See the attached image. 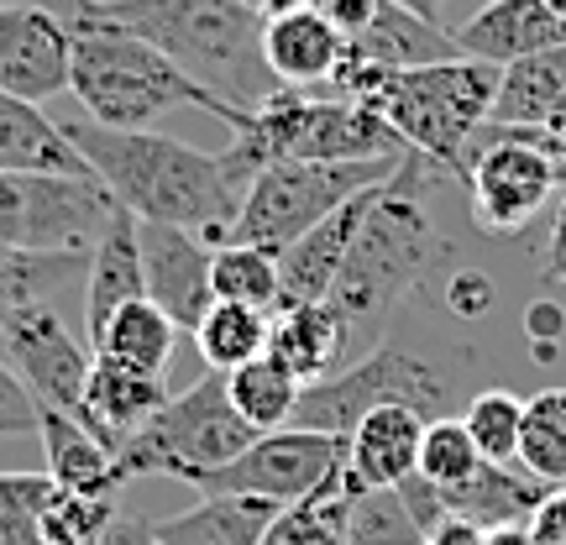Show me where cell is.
Masks as SVG:
<instances>
[{"instance_id":"4fadbf2b","label":"cell","mask_w":566,"mask_h":545,"mask_svg":"<svg viewBox=\"0 0 566 545\" xmlns=\"http://www.w3.org/2000/svg\"><path fill=\"white\" fill-rule=\"evenodd\" d=\"M74 27L38 0L0 6V90L17 101H53L69 90Z\"/></svg>"},{"instance_id":"bcb514c9","label":"cell","mask_w":566,"mask_h":545,"mask_svg":"<svg viewBox=\"0 0 566 545\" xmlns=\"http://www.w3.org/2000/svg\"><path fill=\"white\" fill-rule=\"evenodd\" d=\"M424 545H488V530L462 520V514H446L441 525L424 535Z\"/></svg>"},{"instance_id":"c3c4849f","label":"cell","mask_w":566,"mask_h":545,"mask_svg":"<svg viewBox=\"0 0 566 545\" xmlns=\"http://www.w3.org/2000/svg\"><path fill=\"white\" fill-rule=\"evenodd\" d=\"M0 545H42L38 514H11V509H0Z\"/></svg>"},{"instance_id":"52a82bcc","label":"cell","mask_w":566,"mask_h":545,"mask_svg":"<svg viewBox=\"0 0 566 545\" xmlns=\"http://www.w3.org/2000/svg\"><path fill=\"white\" fill-rule=\"evenodd\" d=\"M252 441H258V430L237 415L231 394H226V373H205L200 384H189L179 399H168L116 451V467H122V483L179 478V483L195 488L205 472L237 462Z\"/></svg>"},{"instance_id":"277c9868","label":"cell","mask_w":566,"mask_h":545,"mask_svg":"<svg viewBox=\"0 0 566 545\" xmlns=\"http://www.w3.org/2000/svg\"><path fill=\"white\" fill-rule=\"evenodd\" d=\"M90 11L153 42L237 111L279 90L263 63V17L247 0H90Z\"/></svg>"},{"instance_id":"9c48e42d","label":"cell","mask_w":566,"mask_h":545,"mask_svg":"<svg viewBox=\"0 0 566 545\" xmlns=\"http://www.w3.org/2000/svg\"><path fill=\"white\" fill-rule=\"evenodd\" d=\"M122 216L95 174H0V247L90 258Z\"/></svg>"},{"instance_id":"ba28073f","label":"cell","mask_w":566,"mask_h":545,"mask_svg":"<svg viewBox=\"0 0 566 545\" xmlns=\"http://www.w3.org/2000/svg\"><path fill=\"white\" fill-rule=\"evenodd\" d=\"M405 158H373V163H273L258 179L247 184L242 210L226 231V242H247V247H268L283 252L321 226L331 210H342L352 195H363L373 184L394 179V168Z\"/></svg>"},{"instance_id":"4dcf8cb0","label":"cell","mask_w":566,"mask_h":545,"mask_svg":"<svg viewBox=\"0 0 566 545\" xmlns=\"http://www.w3.org/2000/svg\"><path fill=\"white\" fill-rule=\"evenodd\" d=\"M200 346V363L210 373H237V367L268 357V336H273V315L268 310H247V304L216 300L205 310V321L189 331Z\"/></svg>"},{"instance_id":"ee69618b","label":"cell","mask_w":566,"mask_h":545,"mask_svg":"<svg viewBox=\"0 0 566 545\" xmlns=\"http://www.w3.org/2000/svg\"><path fill=\"white\" fill-rule=\"evenodd\" d=\"M566 325V304L556 310L551 300L541 304H530V315H525V331H530V342H535V357H551V336Z\"/></svg>"},{"instance_id":"ac0fdd59","label":"cell","mask_w":566,"mask_h":545,"mask_svg":"<svg viewBox=\"0 0 566 545\" xmlns=\"http://www.w3.org/2000/svg\"><path fill=\"white\" fill-rule=\"evenodd\" d=\"M342 59H346V38L321 17V6H300V11H283V17L263 21V63L273 84L321 95V90H331Z\"/></svg>"},{"instance_id":"e0dca14e","label":"cell","mask_w":566,"mask_h":545,"mask_svg":"<svg viewBox=\"0 0 566 545\" xmlns=\"http://www.w3.org/2000/svg\"><path fill=\"white\" fill-rule=\"evenodd\" d=\"M457 53L493 69L530 59V53H546L566 42V21L551 11L546 0H483L472 17L451 32Z\"/></svg>"},{"instance_id":"816d5d0a","label":"cell","mask_w":566,"mask_h":545,"mask_svg":"<svg viewBox=\"0 0 566 545\" xmlns=\"http://www.w3.org/2000/svg\"><path fill=\"white\" fill-rule=\"evenodd\" d=\"M488 545H530L525 525H504V530H488Z\"/></svg>"},{"instance_id":"f5cc1de1","label":"cell","mask_w":566,"mask_h":545,"mask_svg":"<svg viewBox=\"0 0 566 545\" xmlns=\"http://www.w3.org/2000/svg\"><path fill=\"white\" fill-rule=\"evenodd\" d=\"M394 6H405V11H415L424 21H441V0H394Z\"/></svg>"},{"instance_id":"60d3db41","label":"cell","mask_w":566,"mask_h":545,"mask_svg":"<svg viewBox=\"0 0 566 545\" xmlns=\"http://www.w3.org/2000/svg\"><path fill=\"white\" fill-rule=\"evenodd\" d=\"M32 430H38V399L0 357V436H32Z\"/></svg>"},{"instance_id":"f6af8a7d","label":"cell","mask_w":566,"mask_h":545,"mask_svg":"<svg viewBox=\"0 0 566 545\" xmlns=\"http://www.w3.org/2000/svg\"><path fill=\"white\" fill-rule=\"evenodd\" d=\"M541 273H546V283H566V189H562V200H556V221H551Z\"/></svg>"},{"instance_id":"7dc6e473","label":"cell","mask_w":566,"mask_h":545,"mask_svg":"<svg viewBox=\"0 0 566 545\" xmlns=\"http://www.w3.org/2000/svg\"><path fill=\"white\" fill-rule=\"evenodd\" d=\"M101 545H158V530H153V520H137V514H116V525L101 535Z\"/></svg>"},{"instance_id":"cb8c5ba5","label":"cell","mask_w":566,"mask_h":545,"mask_svg":"<svg viewBox=\"0 0 566 545\" xmlns=\"http://www.w3.org/2000/svg\"><path fill=\"white\" fill-rule=\"evenodd\" d=\"M38 436H42V472L63 488V493H84V499H116L122 493V467L116 451L95 441L80 420H69L59 409H38Z\"/></svg>"},{"instance_id":"ab89813d","label":"cell","mask_w":566,"mask_h":545,"mask_svg":"<svg viewBox=\"0 0 566 545\" xmlns=\"http://www.w3.org/2000/svg\"><path fill=\"white\" fill-rule=\"evenodd\" d=\"M493 300H499V289L478 268H462V273H451V283H446V310L457 321H483L488 310H493Z\"/></svg>"},{"instance_id":"f35d334b","label":"cell","mask_w":566,"mask_h":545,"mask_svg":"<svg viewBox=\"0 0 566 545\" xmlns=\"http://www.w3.org/2000/svg\"><path fill=\"white\" fill-rule=\"evenodd\" d=\"M263 545H346V535L331 525V520H325L310 499H304V504L279 509V520L268 525Z\"/></svg>"},{"instance_id":"d6986e66","label":"cell","mask_w":566,"mask_h":545,"mask_svg":"<svg viewBox=\"0 0 566 545\" xmlns=\"http://www.w3.org/2000/svg\"><path fill=\"white\" fill-rule=\"evenodd\" d=\"M420 441L424 415L405 405H384L363 415L346 436V483L357 488H399L405 478L420 472Z\"/></svg>"},{"instance_id":"f1b7e54d","label":"cell","mask_w":566,"mask_h":545,"mask_svg":"<svg viewBox=\"0 0 566 545\" xmlns=\"http://www.w3.org/2000/svg\"><path fill=\"white\" fill-rule=\"evenodd\" d=\"M84 268L90 258H59V252H17L0 247V321L32 310V304L84 300Z\"/></svg>"},{"instance_id":"44dd1931","label":"cell","mask_w":566,"mask_h":545,"mask_svg":"<svg viewBox=\"0 0 566 545\" xmlns=\"http://www.w3.org/2000/svg\"><path fill=\"white\" fill-rule=\"evenodd\" d=\"M346 352H352V336H346V321L336 315V304H289L273 315V336H268V357L283 363L304 388L342 373Z\"/></svg>"},{"instance_id":"603a6c76","label":"cell","mask_w":566,"mask_h":545,"mask_svg":"<svg viewBox=\"0 0 566 545\" xmlns=\"http://www.w3.org/2000/svg\"><path fill=\"white\" fill-rule=\"evenodd\" d=\"M346 59L367 63L378 74H405V69H430V63L457 59V42H451V32H446L441 21H424L415 11H405V6L384 0L373 27H367L363 38L346 42Z\"/></svg>"},{"instance_id":"f907efd6","label":"cell","mask_w":566,"mask_h":545,"mask_svg":"<svg viewBox=\"0 0 566 545\" xmlns=\"http://www.w3.org/2000/svg\"><path fill=\"white\" fill-rule=\"evenodd\" d=\"M247 6L268 21V17H283V11H300V6H315V0H247Z\"/></svg>"},{"instance_id":"83f0119b","label":"cell","mask_w":566,"mask_h":545,"mask_svg":"<svg viewBox=\"0 0 566 545\" xmlns=\"http://www.w3.org/2000/svg\"><path fill=\"white\" fill-rule=\"evenodd\" d=\"M541 499H546V483H535L525 467H504V462H483L472 483L441 493L446 514H462V520H472L483 530L525 525Z\"/></svg>"},{"instance_id":"db71d44e","label":"cell","mask_w":566,"mask_h":545,"mask_svg":"<svg viewBox=\"0 0 566 545\" xmlns=\"http://www.w3.org/2000/svg\"><path fill=\"white\" fill-rule=\"evenodd\" d=\"M0 6H11V0H0ZM38 6H48V11H59L63 21H74L84 11V0H38Z\"/></svg>"},{"instance_id":"8992f818","label":"cell","mask_w":566,"mask_h":545,"mask_svg":"<svg viewBox=\"0 0 566 545\" xmlns=\"http://www.w3.org/2000/svg\"><path fill=\"white\" fill-rule=\"evenodd\" d=\"M384 405H405L424 420H446L457 409V378L451 367H441L430 352L409 346L405 336H388L373 352H363L352 367L331 373L321 384H310L294 409V430H321L346 441L352 425Z\"/></svg>"},{"instance_id":"30bf717a","label":"cell","mask_w":566,"mask_h":545,"mask_svg":"<svg viewBox=\"0 0 566 545\" xmlns=\"http://www.w3.org/2000/svg\"><path fill=\"white\" fill-rule=\"evenodd\" d=\"M493 142L467 158V200L472 221L488 237H520L551 200H562L566 168L541 147V132H499L488 126Z\"/></svg>"},{"instance_id":"11a10c76","label":"cell","mask_w":566,"mask_h":545,"mask_svg":"<svg viewBox=\"0 0 566 545\" xmlns=\"http://www.w3.org/2000/svg\"><path fill=\"white\" fill-rule=\"evenodd\" d=\"M546 6H551V11H556V17L566 21V0H546Z\"/></svg>"},{"instance_id":"ffe728a7","label":"cell","mask_w":566,"mask_h":545,"mask_svg":"<svg viewBox=\"0 0 566 545\" xmlns=\"http://www.w3.org/2000/svg\"><path fill=\"white\" fill-rule=\"evenodd\" d=\"M163 405H168L163 373H137V367H116V363H101V357H95L90 384H84L80 425L95 441L111 446V451H122Z\"/></svg>"},{"instance_id":"74e56055","label":"cell","mask_w":566,"mask_h":545,"mask_svg":"<svg viewBox=\"0 0 566 545\" xmlns=\"http://www.w3.org/2000/svg\"><path fill=\"white\" fill-rule=\"evenodd\" d=\"M116 499H84V493H53L38 514L42 545H101V535L116 525Z\"/></svg>"},{"instance_id":"5b68a950","label":"cell","mask_w":566,"mask_h":545,"mask_svg":"<svg viewBox=\"0 0 566 545\" xmlns=\"http://www.w3.org/2000/svg\"><path fill=\"white\" fill-rule=\"evenodd\" d=\"M499 69L478 59H446L430 69L384 74L367 90V105L384 116L409 153H420L441 174H467V147L493 116Z\"/></svg>"},{"instance_id":"7402d4cb","label":"cell","mask_w":566,"mask_h":545,"mask_svg":"<svg viewBox=\"0 0 566 545\" xmlns=\"http://www.w3.org/2000/svg\"><path fill=\"white\" fill-rule=\"evenodd\" d=\"M147 300L142 289V242H137V216L122 210L116 221L105 226V237L90 252L84 268V300H80V331L95 336L122 304Z\"/></svg>"},{"instance_id":"3957f363","label":"cell","mask_w":566,"mask_h":545,"mask_svg":"<svg viewBox=\"0 0 566 545\" xmlns=\"http://www.w3.org/2000/svg\"><path fill=\"white\" fill-rule=\"evenodd\" d=\"M74 69H69V90L80 101L84 122L95 126H122V132H147L153 122H163L168 111L195 105L205 116L226 122L231 132L247 122V111H237L231 101H221L216 90H205L200 80H189L174 59H163L153 42H142L126 27H111L90 11L74 21Z\"/></svg>"},{"instance_id":"681fc988","label":"cell","mask_w":566,"mask_h":545,"mask_svg":"<svg viewBox=\"0 0 566 545\" xmlns=\"http://www.w3.org/2000/svg\"><path fill=\"white\" fill-rule=\"evenodd\" d=\"M541 147H546L551 158H556V163L566 168V116H556V122H551L546 132H541Z\"/></svg>"},{"instance_id":"d590c367","label":"cell","mask_w":566,"mask_h":545,"mask_svg":"<svg viewBox=\"0 0 566 545\" xmlns=\"http://www.w3.org/2000/svg\"><path fill=\"white\" fill-rule=\"evenodd\" d=\"M462 425L472 446L483 451V462L520 467V425H525V399L509 388H483L478 399L462 405Z\"/></svg>"},{"instance_id":"e575fe53","label":"cell","mask_w":566,"mask_h":545,"mask_svg":"<svg viewBox=\"0 0 566 545\" xmlns=\"http://www.w3.org/2000/svg\"><path fill=\"white\" fill-rule=\"evenodd\" d=\"M520 467L535 483L566 488V388H541L535 399H525Z\"/></svg>"},{"instance_id":"7bdbcfd3","label":"cell","mask_w":566,"mask_h":545,"mask_svg":"<svg viewBox=\"0 0 566 545\" xmlns=\"http://www.w3.org/2000/svg\"><path fill=\"white\" fill-rule=\"evenodd\" d=\"M315 6H321V17L331 21L346 42H352V38H363L367 27H373V17H378V6H384V0H315Z\"/></svg>"},{"instance_id":"9a60e30c","label":"cell","mask_w":566,"mask_h":545,"mask_svg":"<svg viewBox=\"0 0 566 545\" xmlns=\"http://www.w3.org/2000/svg\"><path fill=\"white\" fill-rule=\"evenodd\" d=\"M409 147L399 132L373 111L367 101H342V95H310L294 132L300 163H373V158H405Z\"/></svg>"},{"instance_id":"8fae6325","label":"cell","mask_w":566,"mask_h":545,"mask_svg":"<svg viewBox=\"0 0 566 545\" xmlns=\"http://www.w3.org/2000/svg\"><path fill=\"white\" fill-rule=\"evenodd\" d=\"M0 357L11 363L38 409H59L69 420L84 415V384L95 367V346L84 331L63 321L53 304H32L0 321Z\"/></svg>"},{"instance_id":"4316f807","label":"cell","mask_w":566,"mask_h":545,"mask_svg":"<svg viewBox=\"0 0 566 545\" xmlns=\"http://www.w3.org/2000/svg\"><path fill=\"white\" fill-rule=\"evenodd\" d=\"M273 520H279V504L268 499L210 493L174 520H153V530H158V545H263Z\"/></svg>"},{"instance_id":"8d00e7d4","label":"cell","mask_w":566,"mask_h":545,"mask_svg":"<svg viewBox=\"0 0 566 545\" xmlns=\"http://www.w3.org/2000/svg\"><path fill=\"white\" fill-rule=\"evenodd\" d=\"M483 467V451L472 446L462 415H446V420H424V441H420V478L436 493H451L478 478Z\"/></svg>"},{"instance_id":"7a4b0ae2","label":"cell","mask_w":566,"mask_h":545,"mask_svg":"<svg viewBox=\"0 0 566 545\" xmlns=\"http://www.w3.org/2000/svg\"><path fill=\"white\" fill-rule=\"evenodd\" d=\"M430 168L420 153H405V163L394 168V179L378 184L373 195V210H367L357 242L346 252V268L336 289H331V304L346 321V336L352 346H378L384 325L399 315V304L420 289L436 268L446 263L451 242L441 237V226L430 216V200H424V184Z\"/></svg>"},{"instance_id":"1f68e13d","label":"cell","mask_w":566,"mask_h":545,"mask_svg":"<svg viewBox=\"0 0 566 545\" xmlns=\"http://www.w3.org/2000/svg\"><path fill=\"white\" fill-rule=\"evenodd\" d=\"M226 394H231L237 415H242V420L252 425L258 436H268V430H283V425L294 420L304 384L283 363H273V357H258V363H247V367H237V373H226Z\"/></svg>"},{"instance_id":"b9f144b4","label":"cell","mask_w":566,"mask_h":545,"mask_svg":"<svg viewBox=\"0 0 566 545\" xmlns=\"http://www.w3.org/2000/svg\"><path fill=\"white\" fill-rule=\"evenodd\" d=\"M530 545H566V488H546V499L525 520Z\"/></svg>"},{"instance_id":"d6a6232c","label":"cell","mask_w":566,"mask_h":545,"mask_svg":"<svg viewBox=\"0 0 566 545\" xmlns=\"http://www.w3.org/2000/svg\"><path fill=\"white\" fill-rule=\"evenodd\" d=\"M210 289L226 304L247 310H279V252L247 242H216L210 247Z\"/></svg>"},{"instance_id":"d4e9b609","label":"cell","mask_w":566,"mask_h":545,"mask_svg":"<svg viewBox=\"0 0 566 545\" xmlns=\"http://www.w3.org/2000/svg\"><path fill=\"white\" fill-rule=\"evenodd\" d=\"M556 116H566V42L499 69V95H493L488 126H499V132H546Z\"/></svg>"},{"instance_id":"484cf974","label":"cell","mask_w":566,"mask_h":545,"mask_svg":"<svg viewBox=\"0 0 566 545\" xmlns=\"http://www.w3.org/2000/svg\"><path fill=\"white\" fill-rule=\"evenodd\" d=\"M95 174L80 147L63 137V122H48L32 101L0 90V174Z\"/></svg>"},{"instance_id":"2e32d148","label":"cell","mask_w":566,"mask_h":545,"mask_svg":"<svg viewBox=\"0 0 566 545\" xmlns=\"http://www.w3.org/2000/svg\"><path fill=\"white\" fill-rule=\"evenodd\" d=\"M373 195H378V184L363 189V195H352V200H346L342 210H331L321 226H310L294 247H283L279 252V310L331 300V289H336V279H342V268H346V252H352L367 210H373ZM279 310H273V315H279Z\"/></svg>"},{"instance_id":"5bb4252c","label":"cell","mask_w":566,"mask_h":545,"mask_svg":"<svg viewBox=\"0 0 566 545\" xmlns=\"http://www.w3.org/2000/svg\"><path fill=\"white\" fill-rule=\"evenodd\" d=\"M142 242V289L158 304L179 331H195L205 321V310L216 304L210 289V242L179 226H153L137 221Z\"/></svg>"},{"instance_id":"7c38bea8","label":"cell","mask_w":566,"mask_h":545,"mask_svg":"<svg viewBox=\"0 0 566 545\" xmlns=\"http://www.w3.org/2000/svg\"><path fill=\"white\" fill-rule=\"evenodd\" d=\"M342 457H346V441H336V436L283 425V430L258 436L237 462L205 472L195 488H200V499L231 493V499H268V504L289 509V504H304L342 467Z\"/></svg>"},{"instance_id":"836d02e7","label":"cell","mask_w":566,"mask_h":545,"mask_svg":"<svg viewBox=\"0 0 566 545\" xmlns=\"http://www.w3.org/2000/svg\"><path fill=\"white\" fill-rule=\"evenodd\" d=\"M346 478V467H342ZM346 545H424L420 520L409 514L399 488H357L346 483V514H342Z\"/></svg>"},{"instance_id":"f546056e","label":"cell","mask_w":566,"mask_h":545,"mask_svg":"<svg viewBox=\"0 0 566 545\" xmlns=\"http://www.w3.org/2000/svg\"><path fill=\"white\" fill-rule=\"evenodd\" d=\"M174 342H179V325L168 321L153 300L122 304V310L90 336V346H95L101 363L137 367V373H163L168 357H174Z\"/></svg>"},{"instance_id":"6da1fadb","label":"cell","mask_w":566,"mask_h":545,"mask_svg":"<svg viewBox=\"0 0 566 545\" xmlns=\"http://www.w3.org/2000/svg\"><path fill=\"white\" fill-rule=\"evenodd\" d=\"M63 137L80 147L95 179L116 195L122 210L153 226H179L216 247L242 210V189L221 168V153H200L163 132H122V126L63 122Z\"/></svg>"}]
</instances>
